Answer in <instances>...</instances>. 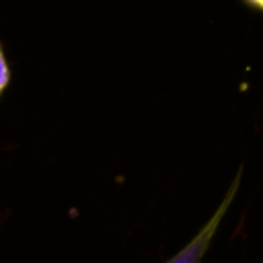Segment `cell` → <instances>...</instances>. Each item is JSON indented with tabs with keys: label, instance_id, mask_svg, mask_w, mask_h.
I'll return each instance as SVG.
<instances>
[{
	"label": "cell",
	"instance_id": "1",
	"mask_svg": "<svg viewBox=\"0 0 263 263\" xmlns=\"http://www.w3.org/2000/svg\"><path fill=\"white\" fill-rule=\"evenodd\" d=\"M238 185H240V171H238V175L234 177L232 185L228 187V191H226L222 203H220V205L216 208V212L212 214V218H210V220L201 226V230H199L173 259H168L166 263H201L203 255L208 253V249H210V245H212V238H214L216 230L220 228V224H222V220H224V216H226V212H228V208H230V203H232V199H234V195H236V191H238Z\"/></svg>",
	"mask_w": 263,
	"mask_h": 263
},
{
	"label": "cell",
	"instance_id": "2",
	"mask_svg": "<svg viewBox=\"0 0 263 263\" xmlns=\"http://www.w3.org/2000/svg\"><path fill=\"white\" fill-rule=\"evenodd\" d=\"M8 80H10V70H8V64H6L4 51H2V47H0V95H2V90L6 88Z\"/></svg>",
	"mask_w": 263,
	"mask_h": 263
},
{
	"label": "cell",
	"instance_id": "3",
	"mask_svg": "<svg viewBox=\"0 0 263 263\" xmlns=\"http://www.w3.org/2000/svg\"><path fill=\"white\" fill-rule=\"evenodd\" d=\"M247 2H251L253 6H257V8H261V10H263V0H247Z\"/></svg>",
	"mask_w": 263,
	"mask_h": 263
}]
</instances>
